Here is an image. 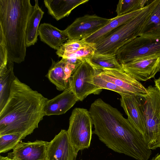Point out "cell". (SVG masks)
Returning <instances> with one entry per match:
<instances>
[{
    "label": "cell",
    "mask_w": 160,
    "mask_h": 160,
    "mask_svg": "<svg viewBox=\"0 0 160 160\" xmlns=\"http://www.w3.org/2000/svg\"><path fill=\"white\" fill-rule=\"evenodd\" d=\"M33 6L29 0H0V29L8 61L19 63L25 60L27 25Z\"/></svg>",
    "instance_id": "cell-3"
},
{
    "label": "cell",
    "mask_w": 160,
    "mask_h": 160,
    "mask_svg": "<svg viewBox=\"0 0 160 160\" xmlns=\"http://www.w3.org/2000/svg\"><path fill=\"white\" fill-rule=\"evenodd\" d=\"M151 160H160V153L156 155Z\"/></svg>",
    "instance_id": "cell-32"
},
{
    "label": "cell",
    "mask_w": 160,
    "mask_h": 160,
    "mask_svg": "<svg viewBox=\"0 0 160 160\" xmlns=\"http://www.w3.org/2000/svg\"><path fill=\"white\" fill-rule=\"evenodd\" d=\"M78 100L70 88H69L60 94L47 101L44 109L45 115L49 116L64 114Z\"/></svg>",
    "instance_id": "cell-16"
},
{
    "label": "cell",
    "mask_w": 160,
    "mask_h": 160,
    "mask_svg": "<svg viewBox=\"0 0 160 160\" xmlns=\"http://www.w3.org/2000/svg\"><path fill=\"white\" fill-rule=\"evenodd\" d=\"M41 41L51 48L58 50L68 38L64 30H60L50 24H41L38 29Z\"/></svg>",
    "instance_id": "cell-17"
},
{
    "label": "cell",
    "mask_w": 160,
    "mask_h": 160,
    "mask_svg": "<svg viewBox=\"0 0 160 160\" xmlns=\"http://www.w3.org/2000/svg\"><path fill=\"white\" fill-rule=\"evenodd\" d=\"M88 60L95 68L124 71L116 58V54H104L94 52L90 59Z\"/></svg>",
    "instance_id": "cell-22"
},
{
    "label": "cell",
    "mask_w": 160,
    "mask_h": 160,
    "mask_svg": "<svg viewBox=\"0 0 160 160\" xmlns=\"http://www.w3.org/2000/svg\"><path fill=\"white\" fill-rule=\"evenodd\" d=\"M123 70L138 81H146L160 71V53L138 57L121 65Z\"/></svg>",
    "instance_id": "cell-10"
},
{
    "label": "cell",
    "mask_w": 160,
    "mask_h": 160,
    "mask_svg": "<svg viewBox=\"0 0 160 160\" xmlns=\"http://www.w3.org/2000/svg\"><path fill=\"white\" fill-rule=\"evenodd\" d=\"M93 125L90 113L87 109L76 108L73 110L67 131L71 143L78 152L89 147Z\"/></svg>",
    "instance_id": "cell-5"
},
{
    "label": "cell",
    "mask_w": 160,
    "mask_h": 160,
    "mask_svg": "<svg viewBox=\"0 0 160 160\" xmlns=\"http://www.w3.org/2000/svg\"><path fill=\"white\" fill-rule=\"evenodd\" d=\"M89 111L94 126L93 133L108 148L137 160L148 159L152 152L143 136L117 108L98 98Z\"/></svg>",
    "instance_id": "cell-1"
},
{
    "label": "cell",
    "mask_w": 160,
    "mask_h": 160,
    "mask_svg": "<svg viewBox=\"0 0 160 160\" xmlns=\"http://www.w3.org/2000/svg\"><path fill=\"white\" fill-rule=\"evenodd\" d=\"M94 43H89L77 51L72 53L66 54L62 58L66 59L77 58L84 61L89 60L95 52Z\"/></svg>",
    "instance_id": "cell-27"
},
{
    "label": "cell",
    "mask_w": 160,
    "mask_h": 160,
    "mask_svg": "<svg viewBox=\"0 0 160 160\" xmlns=\"http://www.w3.org/2000/svg\"><path fill=\"white\" fill-rule=\"evenodd\" d=\"M80 160H82V159Z\"/></svg>",
    "instance_id": "cell-34"
},
{
    "label": "cell",
    "mask_w": 160,
    "mask_h": 160,
    "mask_svg": "<svg viewBox=\"0 0 160 160\" xmlns=\"http://www.w3.org/2000/svg\"><path fill=\"white\" fill-rule=\"evenodd\" d=\"M143 8L111 18L106 25L85 38V41L88 43H95L112 31L129 21L138 14Z\"/></svg>",
    "instance_id": "cell-19"
},
{
    "label": "cell",
    "mask_w": 160,
    "mask_h": 160,
    "mask_svg": "<svg viewBox=\"0 0 160 160\" xmlns=\"http://www.w3.org/2000/svg\"><path fill=\"white\" fill-rule=\"evenodd\" d=\"M139 36L150 38L160 37V0Z\"/></svg>",
    "instance_id": "cell-23"
},
{
    "label": "cell",
    "mask_w": 160,
    "mask_h": 160,
    "mask_svg": "<svg viewBox=\"0 0 160 160\" xmlns=\"http://www.w3.org/2000/svg\"><path fill=\"white\" fill-rule=\"evenodd\" d=\"M94 74V68L87 60L82 62L72 75L70 88L79 100L82 101L90 94H99L102 92L93 83Z\"/></svg>",
    "instance_id": "cell-8"
},
{
    "label": "cell",
    "mask_w": 160,
    "mask_h": 160,
    "mask_svg": "<svg viewBox=\"0 0 160 160\" xmlns=\"http://www.w3.org/2000/svg\"><path fill=\"white\" fill-rule=\"evenodd\" d=\"M160 0L151 1L136 16L95 43V53L115 55L120 48L139 36Z\"/></svg>",
    "instance_id": "cell-4"
},
{
    "label": "cell",
    "mask_w": 160,
    "mask_h": 160,
    "mask_svg": "<svg viewBox=\"0 0 160 160\" xmlns=\"http://www.w3.org/2000/svg\"><path fill=\"white\" fill-rule=\"evenodd\" d=\"M111 20L96 14L85 15L77 18L64 30L68 39H85L105 26Z\"/></svg>",
    "instance_id": "cell-11"
},
{
    "label": "cell",
    "mask_w": 160,
    "mask_h": 160,
    "mask_svg": "<svg viewBox=\"0 0 160 160\" xmlns=\"http://www.w3.org/2000/svg\"><path fill=\"white\" fill-rule=\"evenodd\" d=\"M155 86L160 92V75L158 78L155 79L154 80Z\"/></svg>",
    "instance_id": "cell-31"
},
{
    "label": "cell",
    "mask_w": 160,
    "mask_h": 160,
    "mask_svg": "<svg viewBox=\"0 0 160 160\" xmlns=\"http://www.w3.org/2000/svg\"><path fill=\"white\" fill-rule=\"evenodd\" d=\"M78 153L71 143L68 131L62 129L49 142L46 160H76Z\"/></svg>",
    "instance_id": "cell-12"
},
{
    "label": "cell",
    "mask_w": 160,
    "mask_h": 160,
    "mask_svg": "<svg viewBox=\"0 0 160 160\" xmlns=\"http://www.w3.org/2000/svg\"><path fill=\"white\" fill-rule=\"evenodd\" d=\"M52 61L46 77L57 90L63 91L70 87L72 76L79 66L68 62L64 58L57 62L52 59Z\"/></svg>",
    "instance_id": "cell-15"
},
{
    "label": "cell",
    "mask_w": 160,
    "mask_h": 160,
    "mask_svg": "<svg viewBox=\"0 0 160 160\" xmlns=\"http://www.w3.org/2000/svg\"><path fill=\"white\" fill-rule=\"evenodd\" d=\"M160 147V126L159 129V137L156 142L148 147L151 150H155L157 148Z\"/></svg>",
    "instance_id": "cell-30"
},
{
    "label": "cell",
    "mask_w": 160,
    "mask_h": 160,
    "mask_svg": "<svg viewBox=\"0 0 160 160\" xmlns=\"http://www.w3.org/2000/svg\"><path fill=\"white\" fill-rule=\"evenodd\" d=\"M147 0H120L117 5V16H120L142 8L147 4Z\"/></svg>",
    "instance_id": "cell-24"
},
{
    "label": "cell",
    "mask_w": 160,
    "mask_h": 160,
    "mask_svg": "<svg viewBox=\"0 0 160 160\" xmlns=\"http://www.w3.org/2000/svg\"><path fill=\"white\" fill-rule=\"evenodd\" d=\"M147 95L142 98L146 132L144 136L148 147L158 139L160 126V92L155 86L146 88Z\"/></svg>",
    "instance_id": "cell-6"
},
{
    "label": "cell",
    "mask_w": 160,
    "mask_h": 160,
    "mask_svg": "<svg viewBox=\"0 0 160 160\" xmlns=\"http://www.w3.org/2000/svg\"><path fill=\"white\" fill-rule=\"evenodd\" d=\"M0 160H13L12 159L8 157H4L0 156Z\"/></svg>",
    "instance_id": "cell-33"
},
{
    "label": "cell",
    "mask_w": 160,
    "mask_h": 160,
    "mask_svg": "<svg viewBox=\"0 0 160 160\" xmlns=\"http://www.w3.org/2000/svg\"><path fill=\"white\" fill-rule=\"evenodd\" d=\"M48 100L15 77L0 111V135L17 133L25 138L31 134L45 116L44 109Z\"/></svg>",
    "instance_id": "cell-2"
},
{
    "label": "cell",
    "mask_w": 160,
    "mask_h": 160,
    "mask_svg": "<svg viewBox=\"0 0 160 160\" xmlns=\"http://www.w3.org/2000/svg\"><path fill=\"white\" fill-rule=\"evenodd\" d=\"M8 61V51L2 31L0 29V70L5 68Z\"/></svg>",
    "instance_id": "cell-29"
},
{
    "label": "cell",
    "mask_w": 160,
    "mask_h": 160,
    "mask_svg": "<svg viewBox=\"0 0 160 160\" xmlns=\"http://www.w3.org/2000/svg\"><path fill=\"white\" fill-rule=\"evenodd\" d=\"M35 2L27 25L26 39L27 47L34 45L37 42L39 23L44 13V12L39 6L38 1L35 0Z\"/></svg>",
    "instance_id": "cell-20"
},
{
    "label": "cell",
    "mask_w": 160,
    "mask_h": 160,
    "mask_svg": "<svg viewBox=\"0 0 160 160\" xmlns=\"http://www.w3.org/2000/svg\"><path fill=\"white\" fill-rule=\"evenodd\" d=\"M93 82L99 89L111 90L118 93L121 96L129 95L126 92L114 83L102 78L95 73L93 77Z\"/></svg>",
    "instance_id": "cell-28"
},
{
    "label": "cell",
    "mask_w": 160,
    "mask_h": 160,
    "mask_svg": "<svg viewBox=\"0 0 160 160\" xmlns=\"http://www.w3.org/2000/svg\"><path fill=\"white\" fill-rule=\"evenodd\" d=\"M158 53H160V37L139 36L120 48L115 54L121 65L138 57Z\"/></svg>",
    "instance_id": "cell-7"
},
{
    "label": "cell",
    "mask_w": 160,
    "mask_h": 160,
    "mask_svg": "<svg viewBox=\"0 0 160 160\" xmlns=\"http://www.w3.org/2000/svg\"><path fill=\"white\" fill-rule=\"evenodd\" d=\"M88 0H45L44 2L48 13L57 21L68 16L78 6Z\"/></svg>",
    "instance_id": "cell-18"
},
{
    "label": "cell",
    "mask_w": 160,
    "mask_h": 160,
    "mask_svg": "<svg viewBox=\"0 0 160 160\" xmlns=\"http://www.w3.org/2000/svg\"><path fill=\"white\" fill-rule=\"evenodd\" d=\"M49 142L42 140L33 142L21 141L8 153L13 160H46Z\"/></svg>",
    "instance_id": "cell-14"
},
{
    "label": "cell",
    "mask_w": 160,
    "mask_h": 160,
    "mask_svg": "<svg viewBox=\"0 0 160 160\" xmlns=\"http://www.w3.org/2000/svg\"><path fill=\"white\" fill-rule=\"evenodd\" d=\"M25 137L20 134H9L0 135V153L13 149Z\"/></svg>",
    "instance_id": "cell-26"
},
{
    "label": "cell",
    "mask_w": 160,
    "mask_h": 160,
    "mask_svg": "<svg viewBox=\"0 0 160 160\" xmlns=\"http://www.w3.org/2000/svg\"><path fill=\"white\" fill-rule=\"evenodd\" d=\"M94 68L95 74L114 83L129 95L143 98L147 95V88L139 81L124 71Z\"/></svg>",
    "instance_id": "cell-9"
},
{
    "label": "cell",
    "mask_w": 160,
    "mask_h": 160,
    "mask_svg": "<svg viewBox=\"0 0 160 160\" xmlns=\"http://www.w3.org/2000/svg\"><path fill=\"white\" fill-rule=\"evenodd\" d=\"M120 100L129 121L144 137L146 128L142 98L137 96H121Z\"/></svg>",
    "instance_id": "cell-13"
},
{
    "label": "cell",
    "mask_w": 160,
    "mask_h": 160,
    "mask_svg": "<svg viewBox=\"0 0 160 160\" xmlns=\"http://www.w3.org/2000/svg\"><path fill=\"white\" fill-rule=\"evenodd\" d=\"M84 38L81 40L68 39L57 51L56 53L59 57L73 53L88 44Z\"/></svg>",
    "instance_id": "cell-25"
},
{
    "label": "cell",
    "mask_w": 160,
    "mask_h": 160,
    "mask_svg": "<svg viewBox=\"0 0 160 160\" xmlns=\"http://www.w3.org/2000/svg\"><path fill=\"white\" fill-rule=\"evenodd\" d=\"M13 62L8 61L6 66L0 70V111L4 107L9 97L12 82L15 77Z\"/></svg>",
    "instance_id": "cell-21"
}]
</instances>
